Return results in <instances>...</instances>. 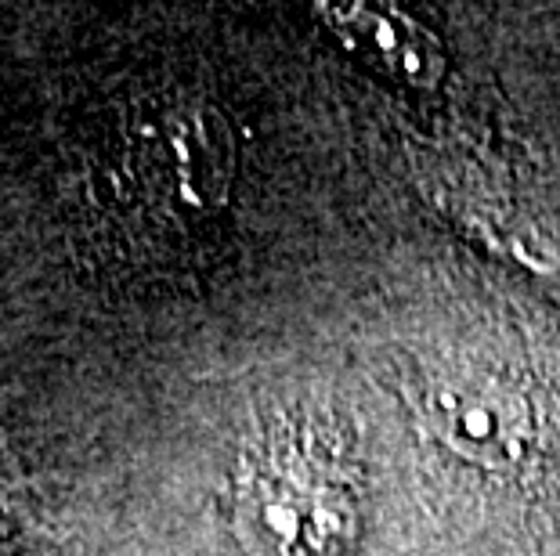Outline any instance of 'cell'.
<instances>
[{
  "label": "cell",
  "instance_id": "7a4b0ae2",
  "mask_svg": "<svg viewBox=\"0 0 560 556\" xmlns=\"http://www.w3.org/2000/svg\"><path fill=\"white\" fill-rule=\"evenodd\" d=\"M416 412L445 448L481 466L517 463L532 441L524 398L481 372H423L416 383Z\"/></svg>",
  "mask_w": 560,
  "mask_h": 556
},
{
  "label": "cell",
  "instance_id": "6da1fadb",
  "mask_svg": "<svg viewBox=\"0 0 560 556\" xmlns=\"http://www.w3.org/2000/svg\"><path fill=\"white\" fill-rule=\"evenodd\" d=\"M235 528L254 556H351L362 510L326 441L301 423H279L240 466Z\"/></svg>",
  "mask_w": 560,
  "mask_h": 556
},
{
  "label": "cell",
  "instance_id": "3957f363",
  "mask_svg": "<svg viewBox=\"0 0 560 556\" xmlns=\"http://www.w3.org/2000/svg\"><path fill=\"white\" fill-rule=\"evenodd\" d=\"M326 26L365 62L409 87H434L445 76V47L423 22L387 4H318Z\"/></svg>",
  "mask_w": 560,
  "mask_h": 556
}]
</instances>
